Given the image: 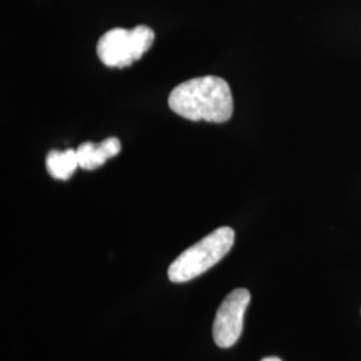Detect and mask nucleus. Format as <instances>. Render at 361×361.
Instances as JSON below:
<instances>
[{"instance_id": "f03ea898", "label": "nucleus", "mask_w": 361, "mask_h": 361, "mask_svg": "<svg viewBox=\"0 0 361 361\" xmlns=\"http://www.w3.org/2000/svg\"><path fill=\"white\" fill-rule=\"evenodd\" d=\"M234 244V231L229 226L219 228L201 241L186 249L169 267V280L182 284L201 276L225 257Z\"/></svg>"}, {"instance_id": "39448f33", "label": "nucleus", "mask_w": 361, "mask_h": 361, "mask_svg": "<svg viewBox=\"0 0 361 361\" xmlns=\"http://www.w3.org/2000/svg\"><path fill=\"white\" fill-rule=\"evenodd\" d=\"M121 141L116 137L106 138L99 145L92 142L82 143L77 149L79 168L85 170L101 168L109 158L116 157L121 152Z\"/></svg>"}, {"instance_id": "20e7f679", "label": "nucleus", "mask_w": 361, "mask_h": 361, "mask_svg": "<svg viewBox=\"0 0 361 361\" xmlns=\"http://www.w3.org/2000/svg\"><path fill=\"white\" fill-rule=\"evenodd\" d=\"M250 302L249 290L238 288L229 293L219 305L214 323L213 338L219 348H231L243 334L244 314Z\"/></svg>"}, {"instance_id": "7ed1b4c3", "label": "nucleus", "mask_w": 361, "mask_h": 361, "mask_svg": "<svg viewBox=\"0 0 361 361\" xmlns=\"http://www.w3.org/2000/svg\"><path fill=\"white\" fill-rule=\"evenodd\" d=\"M154 31L142 25L133 30L113 28L101 37L97 52L104 66L125 68L141 59L154 43Z\"/></svg>"}, {"instance_id": "f257e3e1", "label": "nucleus", "mask_w": 361, "mask_h": 361, "mask_svg": "<svg viewBox=\"0 0 361 361\" xmlns=\"http://www.w3.org/2000/svg\"><path fill=\"white\" fill-rule=\"evenodd\" d=\"M169 106L189 121L224 123L233 116L232 90L222 78H193L170 92Z\"/></svg>"}, {"instance_id": "423d86ee", "label": "nucleus", "mask_w": 361, "mask_h": 361, "mask_svg": "<svg viewBox=\"0 0 361 361\" xmlns=\"http://www.w3.org/2000/svg\"><path fill=\"white\" fill-rule=\"evenodd\" d=\"M47 171L55 180H67L71 178L74 171L79 168L77 150L67 149L65 152L51 150L46 158Z\"/></svg>"}, {"instance_id": "0eeeda50", "label": "nucleus", "mask_w": 361, "mask_h": 361, "mask_svg": "<svg viewBox=\"0 0 361 361\" xmlns=\"http://www.w3.org/2000/svg\"><path fill=\"white\" fill-rule=\"evenodd\" d=\"M261 361H283L281 359H279V357H265V359H262Z\"/></svg>"}]
</instances>
